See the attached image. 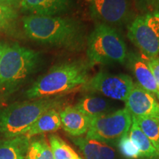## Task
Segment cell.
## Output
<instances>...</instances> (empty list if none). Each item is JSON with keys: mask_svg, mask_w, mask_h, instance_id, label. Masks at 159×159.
I'll return each mask as SVG.
<instances>
[{"mask_svg": "<svg viewBox=\"0 0 159 159\" xmlns=\"http://www.w3.org/2000/svg\"><path fill=\"white\" fill-rule=\"evenodd\" d=\"M26 159H54L50 145L43 137L30 142Z\"/></svg>", "mask_w": 159, "mask_h": 159, "instance_id": "obj_21", "label": "cell"}, {"mask_svg": "<svg viewBox=\"0 0 159 159\" xmlns=\"http://www.w3.org/2000/svg\"><path fill=\"white\" fill-rule=\"evenodd\" d=\"M129 136L140 152V158L159 159L158 152L133 119Z\"/></svg>", "mask_w": 159, "mask_h": 159, "instance_id": "obj_18", "label": "cell"}, {"mask_svg": "<svg viewBox=\"0 0 159 159\" xmlns=\"http://www.w3.org/2000/svg\"><path fill=\"white\" fill-rule=\"evenodd\" d=\"M128 37L147 58L159 57V11L135 18L128 26Z\"/></svg>", "mask_w": 159, "mask_h": 159, "instance_id": "obj_6", "label": "cell"}, {"mask_svg": "<svg viewBox=\"0 0 159 159\" xmlns=\"http://www.w3.org/2000/svg\"><path fill=\"white\" fill-rule=\"evenodd\" d=\"M132 116L126 108L91 119L86 138L105 143L114 142L128 134Z\"/></svg>", "mask_w": 159, "mask_h": 159, "instance_id": "obj_7", "label": "cell"}, {"mask_svg": "<svg viewBox=\"0 0 159 159\" xmlns=\"http://www.w3.org/2000/svg\"><path fill=\"white\" fill-rule=\"evenodd\" d=\"M18 13L11 6L0 5V32H11L15 29Z\"/></svg>", "mask_w": 159, "mask_h": 159, "instance_id": "obj_22", "label": "cell"}, {"mask_svg": "<svg viewBox=\"0 0 159 159\" xmlns=\"http://www.w3.org/2000/svg\"><path fill=\"white\" fill-rule=\"evenodd\" d=\"M128 53L122 37L111 26L97 23L89 35L86 55L91 66L123 64Z\"/></svg>", "mask_w": 159, "mask_h": 159, "instance_id": "obj_4", "label": "cell"}, {"mask_svg": "<svg viewBox=\"0 0 159 159\" xmlns=\"http://www.w3.org/2000/svg\"><path fill=\"white\" fill-rule=\"evenodd\" d=\"M146 61L149 68L152 71V75H153L155 79H156L159 90V57L147 58Z\"/></svg>", "mask_w": 159, "mask_h": 159, "instance_id": "obj_24", "label": "cell"}, {"mask_svg": "<svg viewBox=\"0 0 159 159\" xmlns=\"http://www.w3.org/2000/svg\"><path fill=\"white\" fill-rule=\"evenodd\" d=\"M21 0H0V5L11 6L14 5L15 4H19Z\"/></svg>", "mask_w": 159, "mask_h": 159, "instance_id": "obj_26", "label": "cell"}, {"mask_svg": "<svg viewBox=\"0 0 159 159\" xmlns=\"http://www.w3.org/2000/svg\"><path fill=\"white\" fill-rule=\"evenodd\" d=\"M39 54L19 43H6L0 61V87L11 89L19 85L35 70Z\"/></svg>", "mask_w": 159, "mask_h": 159, "instance_id": "obj_5", "label": "cell"}, {"mask_svg": "<svg viewBox=\"0 0 159 159\" xmlns=\"http://www.w3.org/2000/svg\"><path fill=\"white\" fill-rule=\"evenodd\" d=\"M91 65L83 61H72L55 65L40 77L26 91L31 99L54 98L83 86L89 79Z\"/></svg>", "mask_w": 159, "mask_h": 159, "instance_id": "obj_2", "label": "cell"}, {"mask_svg": "<svg viewBox=\"0 0 159 159\" xmlns=\"http://www.w3.org/2000/svg\"><path fill=\"white\" fill-rule=\"evenodd\" d=\"M159 153V119L152 117H132Z\"/></svg>", "mask_w": 159, "mask_h": 159, "instance_id": "obj_19", "label": "cell"}, {"mask_svg": "<svg viewBox=\"0 0 159 159\" xmlns=\"http://www.w3.org/2000/svg\"><path fill=\"white\" fill-rule=\"evenodd\" d=\"M153 7L154 10L159 11V0H153Z\"/></svg>", "mask_w": 159, "mask_h": 159, "instance_id": "obj_28", "label": "cell"}, {"mask_svg": "<svg viewBox=\"0 0 159 159\" xmlns=\"http://www.w3.org/2000/svg\"><path fill=\"white\" fill-rule=\"evenodd\" d=\"M90 17L97 23L121 26L131 19L130 0H84Z\"/></svg>", "mask_w": 159, "mask_h": 159, "instance_id": "obj_9", "label": "cell"}, {"mask_svg": "<svg viewBox=\"0 0 159 159\" xmlns=\"http://www.w3.org/2000/svg\"><path fill=\"white\" fill-rule=\"evenodd\" d=\"M6 43L2 42V41H0V61H1L4 49H5Z\"/></svg>", "mask_w": 159, "mask_h": 159, "instance_id": "obj_27", "label": "cell"}, {"mask_svg": "<svg viewBox=\"0 0 159 159\" xmlns=\"http://www.w3.org/2000/svg\"><path fill=\"white\" fill-rule=\"evenodd\" d=\"M30 139L25 135L0 142V159H26Z\"/></svg>", "mask_w": 159, "mask_h": 159, "instance_id": "obj_17", "label": "cell"}, {"mask_svg": "<svg viewBox=\"0 0 159 159\" xmlns=\"http://www.w3.org/2000/svg\"><path fill=\"white\" fill-rule=\"evenodd\" d=\"M61 126V120L60 113L56 108L50 109L41 115L33 125L30 128L25 136L30 139L31 137L46 134V133L55 132Z\"/></svg>", "mask_w": 159, "mask_h": 159, "instance_id": "obj_15", "label": "cell"}, {"mask_svg": "<svg viewBox=\"0 0 159 159\" xmlns=\"http://www.w3.org/2000/svg\"><path fill=\"white\" fill-rule=\"evenodd\" d=\"M57 97L14 103L0 112V134L6 139L23 136L46 111L58 108Z\"/></svg>", "mask_w": 159, "mask_h": 159, "instance_id": "obj_3", "label": "cell"}, {"mask_svg": "<svg viewBox=\"0 0 159 159\" xmlns=\"http://www.w3.org/2000/svg\"><path fill=\"white\" fill-rule=\"evenodd\" d=\"M49 140L54 159H82L59 136L51 135L49 136Z\"/></svg>", "mask_w": 159, "mask_h": 159, "instance_id": "obj_20", "label": "cell"}, {"mask_svg": "<svg viewBox=\"0 0 159 159\" xmlns=\"http://www.w3.org/2000/svg\"><path fill=\"white\" fill-rule=\"evenodd\" d=\"M125 63L136 77L137 84L152 93L159 99V90L156 79L149 68L146 59L135 52H128Z\"/></svg>", "mask_w": 159, "mask_h": 159, "instance_id": "obj_11", "label": "cell"}, {"mask_svg": "<svg viewBox=\"0 0 159 159\" xmlns=\"http://www.w3.org/2000/svg\"><path fill=\"white\" fill-rule=\"evenodd\" d=\"M77 145L86 159H115V151L106 143L84 137H75Z\"/></svg>", "mask_w": 159, "mask_h": 159, "instance_id": "obj_14", "label": "cell"}, {"mask_svg": "<svg viewBox=\"0 0 159 159\" xmlns=\"http://www.w3.org/2000/svg\"><path fill=\"white\" fill-rule=\"evenodd\" d=\"M71 3L72 0H21L19 6L29 15L54 16L68 11Z\"/></svg>", "mask_w": 159, "mask_h": 159, "instance_id": "obj_12", "label": "cell"}, {"mask_svg": "<svg viewBox=\"0 0 159 159\" xmlns=\"http://www.w3.org/2000/svg\"><path fill=\"white\" fill-rule=\"evenodd\" d=\"M22 26L30 39L43 44L74 50L84 43V28L71 18L27 15L22 18Z\"/></svg>", "mask_w": 159, "mask_h": 159, "instance_id": "obj_1", "label": "cell"}, {"mask_svg": "<svg viewBox=\"0 0 159 159\" xmlns=\"http://www.w3.org/2000/svg\"><path fill=\"white\" fill-rule=\"evenodd\" d=\"M75 108L91 119L111 113L112 109L109 101L93 95H85L80 99L75 105Z\"/></svg>", "mask_w": 159, "mask_h": 159, "instance_id": "obj_16", "label": "cell"}, {"mask_svg": "<svg viewBox=\"0 0 159 159\" xmlns=\"http://www.w3.org/2000/svg\"><path fill=\"white\" fill-rule=\"evenodd\" d=\"M118 148L121 154L128 159L140 158V152L136 145L131 140L129 134L125 135L118 141Z\"/></svg>", "mask_w": 159, "mask_h": 159, "instance_id": "obj_23", "label": "cell"}, {"mask_svg": "<svg viewBox=\"0 0 159 159\" xmlns=\"http://www.w3.org/2000/svg\"><path fill=\"white\" fill-rule=\"evenodd\" d=\"M125 108L132 117H152L159 119V102L156 97L134 83L128 98Z\"/></svg>", "mask_w": 159, "mask_h": 159, "instance_id": "obj_10", "label": "cell"}, {"mask_svg": "<svg viewBox=\"0 0 159 159\" xmlns=\"http://www.w3.org/2000/svg\"><path fill=\"white\" fill-rule=\"evenodd\" d=\"M59 113L61 126L69 135L78 137L88 132L91 118L75 108V106H66Z\"/></svg>", "mask_w": 159, "mask_h": 159, "instance_id": "obj_13", "label": "cell"}, {"mask_svg": "<svg viewBox=\"0 0 159 159\" xmlns=\"http://www.w3.org/2000/svg\"><path fill=\"white\" fill-rule=\"evenodd\" d=\"M130 76L99 71L83 85L89 92H97L112 99L125 102L134 86Z\"/></svg>", "mask_w": 159, "mask_h": 159, "instance_id": "obj_8", "label": "cell"}, {"mask_svg": "<svg viewBox=\"0 0 159 159\" xmlns=\"http://www.w3.org/2000/svg\"><path fill=\"white\" fill-rule=\"evenodd\" d=\"M135 3L138 10L144 13L154 10L153 0H135Z\"/></svg>", "mask_w": 159, "mask_h": 159, "instance_id": "obj_25", "label": "cell"}]
</instances>
